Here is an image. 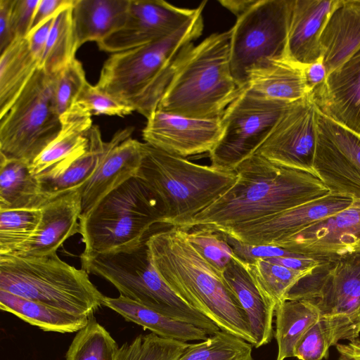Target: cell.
Masks as SVG:
<instances>
[{
    "label": "cell",
    "instance_id": "1",
    "mask_svg": "<svg viewBox=\"0 0 360 360\" xmlns=\"http://www.w3.org/2000/svg\"><path fill=\"white\" fill-rule=\"evenodd\" d=\"M235 172L237 181L224 195L177 228L207 226L225 232L330 193L315 174L276 165L257 153Z\"/></svg>",
    "mask_w": 360,
    "mask_h": 360
},
{
    "label": "cell",
    "instance_id": "2",
    "mask_svg": "<svg viewBox=\"0 0 360 360\" xmlns=\"http://www.w3.org/2000/svg\"><path fill=\"white\" fill-rule=\"evenodd\" d=\"M152 263L170 288L221 330L255 340L245 314L221 274L191 245L184 230L170 226L153 231L147 238Z\"/></svg>",
    "mask_w": 360,
    "mask_h": 360
},
{
    "label": "cell",
    "instance_id": "3",
    "mask_svg": "<svg viewBox=\"0 0 360 360\" xmlns=\"http://www.w3.org/2000/svg\"><path fill=\"white\" fill-rule=\"evenodd\" d=\"M198 13L172 34L150 44L112 53L96 86L146 119L159 103L177 69L204 27V1Z\"/></svg>",
    "mask_w": 360,
    "mask_h": 360
},
{
    "label": "cell",
    "instance_id": "4",
    "mask_svg": "<svg viewBox=\"0 0 360 360\" xmlns=\"http://www.w3.org/2000/svg\"><path fill=\"white\" fill-rule=\"evenodd\" d=\"M231 30L194 45L168 85L158 110L185 117L219 120L244 89L230 60Z\"/></svg>",
    "mask_w": 360,
    "mask_h": 360
},
{
    "label": "cell",
    "instance_id": "5",
    "mask_svg": "<svg viewBox=\"0 0 360 360\" xmlns=\"http://www.w3.org/2000/svg\"><path fill=\"white\" fill-rule=\"evenodd\" d=\"M137 176L160 199L163 224L177 227L207 208L237 181L234 172L202 165L142 143Z\"/></svg>",
    "mask_w": 360,
    "mask_h": 360
},
{
    "label": "cell",
    "instance_id": "6",
    "mask_svg": "<svg viewBox=\"0 0 360 360\" xmlns=\"http://www.w3.org/2000/svg\"><path fill=\"white\" fill-rule=\"evenodd\" d=\"M163 206L150 188L134 176L108 193L79 219L84 255L129 250L140 244L157 224Z\"/></svg>",
    "mask_w": 360,
    "mask_h": 360
},
{
    "label": "cell",
    "instance_id": "7",
    "mask_svg": "<svg viewBox=\"0 0 360 360\" xmlns=\"http://www.w3.org/2000/svg\"><path fill=\"white\" fill-rule=\"evenodd\" d=\"M0 290L88 317L105 297L87 271L64 262L57 252L34 257L0 255Z\"/></svg>",
    "mask_w": 360,
    "mask_h": 360
},
{
    "label": "cell",
    "instance_id": "8",
    "mask_svg": "<svg viewBox=\"0 0 360 360\" xmlns=\"http://www.w3.org/2000/svg\"><path fill=\"white\" fill-rule=\"evenodd\" d=\"M147 238L127 250L82 253V268L108 281L121 296L175 320L202 328L209 335L219 330L212 321L189 305L164 281L152 263Z\"/></svg>",
    "mask_w": 360,
    "mask_h": 360
},
{
    "label": "cell",
    "instance_id": "9",
    "mask_svg": "<svg viewBox=\"0 0 360 360\" xmlns=\"http://www.w3.org/2000/svg\"><path fill=\"white\" fill-rule=\"evenodd\" d=\"M62 128L53 77L38 68L6 114L0 118V157L28 165Z\"/></svg>",
    "mask_w": 360,
    "mask_h": 360
},
{
    "label": "cell",
    "instance_id": "10",
    "mask_svg": "<svg viewBox=\"0 0 360 360\" xmlns=\"http://www.w3.org/2000/svg\"><path fill=\"white\" fill-rule=\"evenodd\" d=\"M292 0H255L231 30L233 77L243 89L249 72L267 59L288 56Z\"/></svg>",
    "mask_w": 360,
    "mask_h": 360
},
{
    "label": "cell",
    "instance_id": "11",
    "mask_svg": "<svg viewBox=\"0 0 360 360\" xmlns=\"http://www.w3.org/2000/svg\"><path fill=\"white\" fill-rule=\"evenodd\" d=\"M290 103L260 96L245 86L220 119L221 133L209 153L210 165L234 172L267 139Z\"/></svg>",
    "mask_w": 360,
    "mask_h": 360
},
{
    "label": "cell",
    "instance_id": "12",
    "mask_svg": "<svg viewBox=\"0 0 360 360\" xmlns=\"http://www.w3.org/2000/svg\"><path fill=\"white\" fill-rule=\"evenodd\" d=\"M321 260L294 285L286 300H307L322 316H345L360 323V254Z\"/></svg>",
    "mask_w": 360,
    "mask_h": 360
},
{
    "label": "cell",
    "instance_id": "13",
    "mask_svg": "<svg viewBox=\"0 0 360 360\" xmlns=\"http://www.w3.org/2000/svg\"><path fill=\"white\" fill-rule=\"evenodd\" d=\"M317 125L314 174L330 193L360 200V135L318 108Z\"/></svg>",
    "mask_w": 360,
    "mask_h": 360
},
{
    "label": "cell",
    "instance_id": "14",
    "mask_svg": "<svg viewBox=\"0 0 360 360\" xmlns=\"http://www.w3.org/2000/svg\"><path fill=\"white\" fill-rule=\"evenodd\" d=\"M317 107L309 94L291 103L257 153L270 162L314 174Z\"/></svg>",
    "mask_w": 360,
    "mask_h": 360
},
{
    "label": "cell",
    "instance_id": "15",
    "mask_svg": "<svg viewBox=\"0 0 360 360\" xmlns=\"http://www.w3.org/2000/svg\"><path fill=\"white\" fill-rule=\"evenodd\" d=\"M174 6L162 0H130L124 25L102 41L98 48L115 53L160 40L191 20L200 11Z\"/></svg>",
    "mask_w": 360,
    "mask_h": 360
},
{
    "label": "cell",
    "instance_id": "16",
    "mask_svg": "<svg viewBox=\"0 0 360 360\" xmlns=\"http://www.w3.org/2000/svg\"><path fill=\"white\" fill-rule=\"evenodd\" d=\"M271 245L320 260L360 254V200Z\"/></svg>",
    "mask_w": 360,
    "mask_h": 360
},
{
    "label": "cell",
    "instance_id": "17",
    "mask_svg": "<svg viewBox=\"0 0 360 360\" xmlns=\"http://www.w3.org/2000/svg\"><path fill=\"white\" fill-rule=\"evenodd\" d=\"M349 197L329 193L256 222L228 230L226 235L243 243L274 245L349 207Z\"/></svg>",
    "mask_w": 360,
    "mask_h": 360
},
{
    "label": "cell",
    "instance_id": "18",
    "mask_svg": "<svg viewBox=\"0 0 360 360\" xmlns=\"http://www.w3.org/2000/svg\"><path fill=\"white\" fill-rule=\"evenodd\" d=\"M221 133V120H200L155 110L142 131L145 143L183 158L210 153Z\"/></svg>",
    "mask_w": 360,
    "mask_h": 360
},
{
    "label": "cell",
    "instance_id": "19",
    "mask_svg": "<svg viewBox=\"0 0 360 360\" xmlns=\"http://www.w3.org/2000/svg\"><path fill=\"white\" fill-rule=\"evenodd\" d=\"M83 187L49 200L41 209V219L33 235L8 255L34 257L56 253L65 240L78 233Z\"/></svg>",
    "mask_w": 360,
    "mask_h": 360
},
{
    "label": "cell",
    "instance_id": "20",
    "mask_svg": "<svg viewBox=\"0 0 360 360\" xmlns=\"http://www.w3.org/2000/svg\"><path fill=\"white\" fill-rule=\"evenodd\" d=\"M310 94L323 115L360 135V48Z\"/></svg>",
    "mask_w": 360,
    "mask_h": 360
},
{
    "label": "cell",
    "instance_id": "21",
    "mask_svg": "<svg viewBox=\"0 0 360 360\" xmlns=\"http://www.w3.org/2000/svg\"><path fill=\"white\" fill-rule=\"evenodd\" d=\"M338 0H292L287 44L289 58L305 67L322 60L321 36Z\"/></svg>",
    "mask_w": 360,
    "mask_h": 360
},
{
    "label": "cell",
    "instance_id": "22",
    "mask_svg": "<svg viewBox=\"0 0 360 360\" xmlns=\"http://www.w3.org/2000/svg\"><path fill=\"white\" fill-rule=\"evenodd\" d=\"M60 119L58 135L29 165L38 180L55 176L89 149L87 132L93 126L91 117L71 109Z\"/></svg>",
    "mask_w": 360,
    "mask_h": 360
},
{
    "label": "cell",
    "instance_id": "23",
    "mask_svg": "<svg viewBox=\"0 0 360 360\" xmlns=\"http://www.w3.org/2000/svg\"><path fill=\"white\" fill-rule=\"evenodd\" d=\"M141 144L130 137L105 155L83 187L81 216L88 213L108 193L137 176L142 160Z\"/></svg>",
    "mask_w": 360,
    "mask_h": 360
},
{
    "label": "cell",
    "instance_id": "24",
    "mask_svg": "<svg viewBox=\"0 0 360 360\" xmlns=\"http://www.w3.org/2000/svg\"><path fill=\"white\" fill-rule=\"evenodd\" d=\"M223 279L243 311L255 340L254 347L269 344L274 334L275 309L264 301L252 281L245 262L236 256L223 272Z\"/></svg>",
    "mask_w": 360,
    "mask_h": 360
},
{
    "label": "cell",
    "instance_id": "25",
    "mask_svg": "<svg viewBox=\"0 0 360 360\" xmlns=\"http://www.w3.org/2000/svg\"><path fill=\"white\" fill-rule=\"evenodd\" d=\"M327 75L360 48V0H338L321 36Z\"/></svg>",
    "mask_w": 360,
    "mask_h": 360
},
{
    "label": "cell",
    "instance_id": "26",
    "mask_svg": "<svg viewBox=\"0 0 360 360\" xmlns=\"http://www.w3.org/2000/svg\"><path fill=\"white\" fill-rule=\"evenodd\" d=\"M303 68L288 56L267 59L249 72L245 86L260 96L292 103L309 94Z\"/></svg>",
    "mask_w": 360,
    "mask_h": 360
},
{
    "label": "cell",
    "instance_id": "27",
    "mask_svg": "<svg viewBox=\"0 0 360 360\" xmlns=\"http://www.w3.org/2000/svg\"><path fill=\"white\" fill-rule=\"evenodd\" d=\"M130 0H74L72 22L79 49L102 41L124 24Z\"/></svg>",
    "mask_w": 360,
    "mask_h": 360
},
{
    "label": "cell",
    "instance_id": "28",
    "mask_svg": "<svg viewBox=\"0 0 360 360\" xmlns=\"http://www.w3.org/2000/svg\"><path fill=\"white\" fill-rule=\"evenodd\" d=\"M103 305L127 321L139 325L162 338L188 342L203 340L209 335L202 328L175 320L150 307L121 295L117 297H105Z\"/></svg>",
    "mask_w": 360,
    "mask_h": 360
},
{
    "label": "cell",
    "instance_id": "29",
    "mask_svg": "<svg viewBox=\"0 0 360 360\" xmlns=\"http://www.w3.org/2000/svg\"><path fill=\"white\" fill-rule=\"evenodd\" d=\"M52 198L27 163L0 157V210H41Z\"/></svg>",
    "mask_w": 360,
    "mask_h": 360
},
{
    "label": "cell",
    "instance_id": "30",
    "mask_svg": "<svg viewBox=\"0 0 360 360\" xmlns=\"http://www.w3.org/2000/svg\"><path fill=\"white\" fill-rule=\"evenodd\" d=\"M0 308L44 331L60 333L78 332L91 318L74 314L1 290Z\"/></svg>",
    "mask_w": 360,
    "mask_h": 360
},
{
    "label": "cell",
    "instance_id": "31",
    "mask_svg": "<svg viewBox=\"0 0 360 360\" xmlns=\"http://www.w3.org/2000/svg\"><path fill=\"white\" fill-rule=\"evenodd\" d=\"M39 64L26 38H16L0 53V118L8 111Z\"/></svg>",
    "mask_w": 360,
    "mask_h": 360
},
{
    "label": "cell",
    "instance_id": "32",
    "mask_svg": "<svg viewBox=\"0 0 360 360\" xmlns=\"http://www.w3.org/2000/svg\"><path fill=\"white\" fill-rule=\"evenodd\" d=\"M276 360L294 357L295 348L305 333L322 317L319 309L304 300H286L275 309Z\"/></svg>",
    "mask_w": 360,
    "mask_h": 360
},
{
    "label": "cell",
    "instance_id": "33",
    "mask_svg": "<svg viewBox=\"0 0 360 360\" xmlns=\"http://www.w3.org/2000/svg\"><path fill=\"white\" fill-rule=\"evenodd\" d=\"M360 336V323L345 316H322L302 336L294 350L299 360L328 359L329 349L341 340Z\"/></svg>",
    "mask_w": 360,
    "mask_h": 360
},
{
    "label": "cell",
    "instance_id": "34",
    "mask_svg": "<svg viewBox=\"0 0 360 360\" xmlns=\"http://www.w3.org/2000/svg\"><path fill=\"white\" fill-rule=\"evenodd\" d=\"M245 265L264 301L274 309L286 300L294 285L311 272L291 269L264 259L245 262Z\"/></svg>",
    "mask_w": 360,
    "mask_h": 360
},
{
    "label": "cell",
    "instance_id": "35",
    "mask_svg": "<svg viewBox=\"0 0 360 360\" xmlns=\"http://www.w3.org/2000/svg\"><path fill=\"white\" fill-rule=\"evenodd\" d=\"M72 6L59 13L54 18L49 36L40 59L39 68L49 75H55L75 58L78 50L74 30Z\"/></svg>",
    "mask_w": 360,
    "mask_h": 360
},
{
    "label": "cell",
    "instance_id": "36",
    "mask_svg": "<svg viewBox=\"0 0 360 360\" xmlns=\"http://www.w3.org/2000/svg\"><path fill=\"white\" fill-rule=\"evenodd\" d=\"M252 347L244 339L219 330L189 344L178 360H253Z\"/></svg>",
    "mask_w": 360,
    "mask_h": 360
},
{
    "label": "cell",
    "instance_id": "37",
    "mask_svg": "<svg viewBox=\"0 0 360 360\" xmlns=\"http://www.w3.org/2000/svg\"><path fill=\"white\" fill-rule=\"evenodd\" d=\"M119 346L92 316L79 330L66 353V360H115Z\"/></svg>",
    "mask_w": 360,
    "mask_h": 360
},
{
    "label": "cell",
    "instance_id": "38",
    "mask_svg": "<svg viewBox=\"0 0 360 360\" xmlns=\"http://www.w3.org/2000/svg\"><path fill=\"white\" fill-rule=\"evenodd\" d=\"M188 345L153 333L139 335L119 347L115 360H178Z\"/></svg>",
    "mask_w": 360,
    "mask_h": 360
},
{
    "label": "cell",
    "instance_id": "39",
    "mask_svg": "<svg viewBox=\"0 0 360 360\" xmlns=\"http://www.w3.org/2000/svg\"><path fill=\"white\" fill-rule=\"evenodd\" d=\"M41 210H0V255H8L33 235Z\"/></svg>",
    "mask_w": 360,
    "mask_h": 360
},
{
    "label": "cell",
    "instance_id": "40",
    "mask_svg": "<svg viewBox=\"0 0 360 360\" xmlns=\"http://www.w3.org/2000/svg\"><path fill=\"white\" fill-rule=\"evenodd\" d=\"M184 231L191 245L205 260L223 274L226 267L236 256L227 242L225 234L207 226L193 227Z\"/></svg>",
    "mask_w": 360,
    "mask_h": 360
},
{
    "label": "cell",
    "instance_id": "41",
    "mask_svg": "<svg viewBox=\"0 0 360 360\" xmlns=\"http://www.w3.org/2000/svg\"><path fill=\"white\" fill-rule=\"evenodd\" d=\"M53 77V93L60 117L69 112L87 81L82 63L76 58Z\"/></svg>",
    "mask_w": 360,
    "mask_h": 360
},
{
    "label": "cell",
    "instance_id": "42",
    "mask_svg": "<svg viewBox=\"0 0 360 360\" xmlns=\"http://www.w3.org/2000/svg\"><path fill=\"white\" fill-rule=\"evenodd\" d=\"M83 115L124 117L134 110L88 82L72 108ZM71 108V109H72ZM70 109V110H71Z\"/></svg>",
    "mask_w": 360,
    "mask_h": 360
},
{
    "label": "cell",
    "instance_id": "43",
    "mask_svg": "<svg viewBox=\"0 0 360 360\" xmlns=\"http://www.w3.org/2000/svg\"><path fill=\"white\" fill-rule=\"evenodd\" d=\"M224 234L227 242L232 248L236 255L245 262H251L256 259H269L300 255L275 245H254L243 243L226 233Z\"/></svg>",
    "mask_w": 360,
    "mask_h": 360
},
{
    "label": "cell",
    "instance_id": "44",
    "mask_svg": "<svg viewBox=\"0 0 360 360\" xmlns=\"http://www.w3.org/2000/svg\"><path fill=\"white\" fill-rule=\"evenodd\" d=\"M39 0H13L11 18L16 38L27 36Z\"/></svg>",
    "mask_w": 360,
    "mask_h": 360
},
{
    "label": "cell",
    "instance_id": "45",
    "mask_svg": "<svg viewBox=\"0 0 360 360\" xmlns=\"http://www.w3.org/2000/svg\"><path fill=\"white\" fill-rule=\"evenodd\" d=\"M74 0H39L29 31L32 32L62 11L73 6ZM28 33V34H29Z\"/></svg>",
    "mask_w": 360,
    "mask_h": 360
},
{
    "label": "cell",
    "instance_id": "46",
    "mask_svg": "<svg viewBox=\"0 0 360 360\" xmlns=\"http://www.w3.org/2000/svg\"><path fill=\"white\" fill-rule=\"evenodd\" d=\"M13 0H0V53L16 39L12 23Z\"/></svg>",
    "mask_w": 360,
    "mask_h": 360
},
{
    "label": "cell",
    "instance_id": "47",
    "mask_svg": "<svg viewBox=\"0 0 360 360\" xmlns=\"http://www.w3.org/2000/svg\"><path fill=\"white\" fill-rule=\"evenodd\" d=\"M54 18L55 17L50 18L26 37L30 50L39 63L45 49Z\"/></svg>",
    "mask_w": 360,
    "mask_h": 360
},
{
    "label": "cell",
    "instance_id": "48",
    "mask_svg": "<svg viewBox=\"0 0 360 360\" xmlns=\"http://www.w3.org/2000/svg\"><path fill=\"white\" fill-rule=\"evenodd\" d=\"M303 71L305 84L309 94L323 84L327 77V72L322 60L304 67Z\"/></svg>",
    "mask_w": 360,
    "mask_h": 360
},
{
    "label": "cell",
    "instance_id": "49",
    "mask_svg": "<svg viewBox=\"0 0 360 360\" xmlns=\"http://www.w3.org/2000/svg\"><path fill=\"white\" fill-rule=\"evenodd\" d=\"M335 347L338 360H360V336L347 343H338Z\"/></svg>",
    "mask_w": 360,
    "mask_h": 360
},
{
    "label": "cell",
    "instance_id": "50",
    "mask_svg": "<svg viewBox=\"0 0 360 360\" xmlns=\"http://www.w3.org/2000/svg\"><path fill=\"white\" fill-rule=\"evenodd\" d=\"M255 0H220L219 2L236 17L245 11Z\"/></svg>",
    "mask_w": 360,
    "mask_h": 360
}]
</instances>
